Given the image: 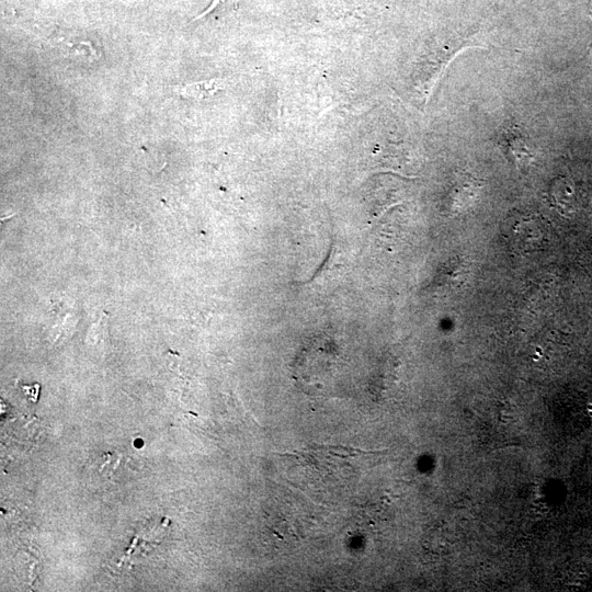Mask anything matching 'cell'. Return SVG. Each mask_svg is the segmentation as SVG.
<instances>
[{"label":"cell","instance_id":"6da1fadb","mask_svg":"<svg viewBox=\"0 0 592 592\" xmlns=\"http://www.w3.org/2000/svg\"><path fill=\"white\" fill-rule=\"evenodd\" d=\"M225 86V81L220 79L205 80L184 86L180 93L186 98L206 99L223 90Z\"/></svg>","mask_w":592,"mask_h":592}]
</instances>
